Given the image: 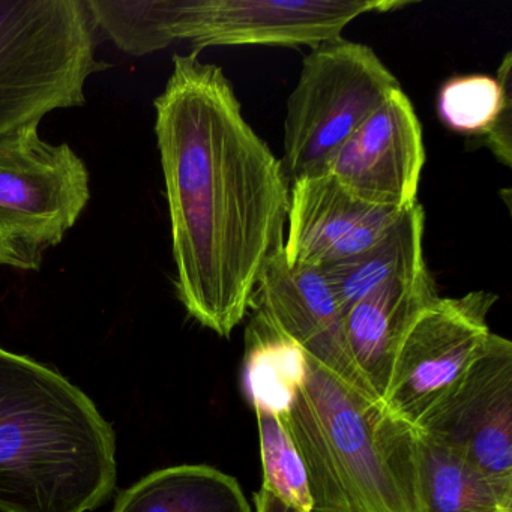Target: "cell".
<instances>
[{
    "instance_id": "obj_1",
    "label": "cell",
    "mask_w": 512,
    "mask_h": 512,
    "mask_svg": "<svg viewBox=\"0 0 512 512\" xmlns=\"http://www.w3.org/2000/svg\"><path fill=\"white\" fill-rule=\"evenodd\" d=\"M154 107L176 295L197 323L229 338L283 248L290 184L224 71L199 53L173 56Z\"/></svg>"
},
{
    "instance_id": "obj_2",
    "label": "cell",
    "mask_w": 512,
    "mask_h": 512,
    "mask_svg": "<svg viewBox=\"0 0 512 512\" xmlns=\"http://www.w3.org/2000/svg\"><path fill=\"white\" fill-rule=\"evenodd\" d=\"M115 487V431L94 401L0 346V511L88 512Z\"/></svg>"
},
{
    "instance_id": "obj_3",
    "label": "cell",
    "mask_w": 512,
    "mask_h": 512,
    "mask_svg": "<svg viewBox=\"0 0 512 512\" xmlns=\"http://www.w3.org/2000/svg\"><path fill=\"white\" fill-rule=\"evenodd\" d=\"M301 455L313 512H416L412 425L308 358L284 416Z\"/></svg>"
},
{
    "instance_id": "obj_4",
    "label": "cell",
    "mask_w": 512,
    "mask_h": 512,
    "mask_svg": "<svg viewBox=\"0 0 512 512\" xmlns=\"http://www.w3.org/2000/svg\"><path fill=\"white\" fill-rule=\"evenodd\" d=\"M92 19L119 50L146 56L176 41L208 47L319 46L341 38L368 13L412 5L400 0H86Z\"/></svg>"
},
{
    "instance_id": "obj_5",
    "label": "cell",
    "mask_w": 512,
    "mask_h": 512,
    "mask_svg": "<svg viewBox=\"0 0 512 512\" xmlns=\"http://www.w3.org/2000/svg\"><path fill=\"white\" fill-rule=\"evenodd\" d=\"M97 25L86 0H0V139L86 103Z\"/></svg>"
},
{
    "instance_id": "obj_6",
    "label": "cell",
    "mask_w": 512,
    "mask_h": 512,
    "mask_svg": "<svg viewBox=\"0 0 512 512\" xmlns=\"http://www.w3.org/2000/svg\"><path fill=\"white\" fill-rule=\"evenodd\" d=\"M400 89L365 44L341 37L313 47L287 100L281 164L289 184L323 175L335 152Z\"/></svg>"
},
{
    "instance_id": "obj_7",
    "label": "cell",
    "mask_w": 512,
    "mask_h": 512,
    "mask_svg": "<svg viewBox=\"0 0 512 512\" xmlns=\"http://www.w3.org/2000/svg\"><path fill=\"white\" fill-rule=\"evenodd\" d=\"M89 200L88 167L70 145L46 142L40 125L0 139V266L40 271Z\"/></svg>"
},
{
    "instance_id": "obj_8",
    "label": "cell",
    "mask_w": 512,
    "mask_h": 512,
    "mask_svg": "<svg viewBox=\"0 0 512 512\" xmlns=\"http://www.w3.org/2000/svg\"><path fill=\"white\" fill-rule=\"evenodd\" d=\"M497 296L485 290L437 298L410 326L392 361L380 404L392 418L416 427L455 388L481 355Z\"/></svg>"
},
{
    "instance_id": "obj_9",
    "label": "cell",
    "mask_w": 512,
    "mask_h": 512,
    "mask_svg": "<svg viewBox=\"0 0 512 512\" xmlns=\"http://www.w3.org/2000/svg\"><path fill=\"white\" fill-rule=\"evenodd\" d=\"M512 496V343L491 332L481 355L418 425Z\"/></svg>"
},
{
    "instance_id": "obj_10",
    "label": "cell",
    "mask_w": 512,
    "mask_h": 512,
    "mask_svg": "<svg viewBox=\"0 0 512 512\" xmlns=\"http://www.w3.org/2000/svg\"><path fill=\"white\" fill-rule=\"evenodd\" d=\"M424 164L421 122L400 89L335 152L325 173L367 202L407 211L418 203Z\"/></svg>"
},
{
    "instance_id": "obj_11",
    "label": "cell",
    "mask_w": 512,
    "mask_h": 512,
    "mask_svg": "<svg viewBox=\"0 0 512 512\" xmlns=\"http://www.w3.org/2000/svg\"><path fill=\"white\" fill-rule=\"evenodd\" d=\"M403 212L361 199L328 173L298 179L290 184L286 262L319 271L346 262L376 244Z\"/></svg>"
},
{
    "instance_id": "obj_12",
    "label": "cell",
    "mask_w": 512,
    "mask_h": 512,
    "mask_svg": "<svg viewBox=\"0 0 512 512\" xmlns=\"http://www.w3.org/2000/svg\"><path fill=\"white\" fill-rule=\"evenodd\" d=\"M251 307L265 311L308 358L376 400L353 361L343 314L319 269L290 266L281 248L265 263Z\"/></svg>"
},
{
    "instance_id": "obj_13",
    "label": "cell",
    "mask_w": 512,
    "mask_h": 512,
    "mask_svg": "<svg viewBox=\"0 0 512 512\" xmlns=\"http://www.w3.org/2000/svg\"><path fill=\"white\" fill-rule=\"evenodd\" d=\"M439 298L427 263L365 295L344 314L353 361L376 400H382L392 361L416 317Z\"/></svg>"
},
{
    "instance_id": "obj_14",
    "label": "cell",
    "mask_w": 512,
    "mask_h": 512,
    "mask_svg": "<svg viewBox=\"0 0 512 512\" xmlns=\"http://www.w3.org/2000/svg\"><path fill=\"white\" fill-rule=\"evenodd\" d=\"M416 512H512V496L457 452L413 428Z\"/></svg>"
},
{
    "instance_id": "obj_15",
    "label": "cell",
    "mask_w": 512,
    "mask_h": 512,
    "mask_svg": "<svg viewBox=\"0 0 512 512\" xmlns=\"http://www.w3.org/2000/svg\"><path fill=\"white\" fill-rule=\"evenodd\" d=\"M112 512H254L233 476L181 464L155 470L122 491Z\"/></svg>"
},
{
    "instance_id": "obj_16",
    "label": "cell",
    "mask_w": 512,
    "mask_h": 512,
    "mask_svg": "<svg viewBox=\"0 0 512 512\" xmlns=\"http://www.w3.org/2000/svg\"><path fill=\"white\" fill-rule=\"evenodd\" d=\"M308 373V356L265 311L254 307L245 331L242 391L256 412L284 416Z\"/></svg>"
},
{
    "instance_id": "obj_17",
    "label": "cell",
    "mask_w": 512,
    "mask_h": 512,
    "mask_svg": "<svg viewBox=\"0 0 512 512\" xmlns=\"http://www.w3.org/2000/svg\"><path fill=\"white\" fill-rule=\"evenodd\" d=\"M424 229V208L416 203L368 250L320 271L343 317L377 287L424 265Z\"/></svg>"
},
{
    "instance_id": "obj_18",
    "label": "cell",
    "mask_w": 512,
    "mask_h": 512,
    "mask_svg": "<svg viewBox=\"0 0 512 512\" xmlns=\"http://www.w3.org/2000/svg\"><path fill=\"white\" fill-rule=\"evenodd\" d=\"M511 53H506L499 76L455 77L442 86L437 112L455 133L484 136L494 157L511 167Z\"/></svg>"
},
{
    "instance_id": "obj_19",
    "label": "cell",
    "mask_w": 512,
    "mask_h": 512,
    "mask_svg": "<svg viewBox=\"0 0 512 512\" xmlns=\"http://www.w3.org/2000/svg\"><path fill=\"white\" fill-rule=\"evenodd\" d=\"M259 425L262 490L293 512H313L310 485L301 455L281 416L256 412Z\"/></svg>"
},
{
    "instance_id": "obj_20",
    "label": "cell",
    "mask_w": 512,
    "mask_h": 512,
    "mask_svg": "<svg viewBox=\"0 0 512 512\" xmlns=\"http://www.w3.org/2000/svg\"><path fill=\"white\" fill-rule=\"evenodd\" d=\"M254 512H293L292 509L278 502L274 496L266 493L260 488V491L254 493Z\"/></svg>"
}]
</instances>
